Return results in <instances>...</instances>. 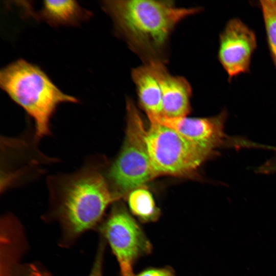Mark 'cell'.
<instances>
[{
	"mask_svg": "<svg viewBox=\"0 0 276 276\" xmlns=\"http://www.w3.org/2000/svg\"><path fill=\"white\" fill-rule=\"evenodd\" d=\"M101 5L116 35L145 64H166L174 29L202 9L180 7L172 1L106 0Z\"/></svg>",
	"mask_w": 276,
	"mask_h": 276,
	"instance_id": "cell-1",
	"label": "cell"
},
{
	"mask_svg": "<svg viewBox=\"0 0 276 276\" xmlns=\"http://www.w3.org/2000/svg\"><path fill=\"white\" fill-rule=\"evenodd\" d=\"M47 185L52 214L66 241L98 225L108 206L119 199L94 157L73 173L50 176Z\"/></svg>",
	"mask_w": 276,
	"mask_h": 276,
	"instance_id": "cell-2",
	"label": "cell"
},
{
	"mask_svg": "<svg viewBox=\"0 0 276 276\" xmlns=\"http://www.w3.org/2000/svg\"><path fill=\"white\" fill-rule=\"evenodd\" d=\"M0 87L33 120L35 140L50 134L51 120L59 105L80 102L61 90L40 67L23 59L1 69Z\"/></svg>",
	"mask_w": 276,
	"mask_h": 276,
	"instance_id": "cell-3",
	"label": "cell"
},
{
	"mask_svg": "<svg viewBox=\"0 0 276 276\" xmlns=\"http://www.w3.org/2000/svg\"><path fill=\"white\" fill-rule=\"evenodd\" d=\"M127 127L122 149L108 170L107 179L120 199L156 177L149 158L147 130L131 99L126 101Z\"/></svg>",
	"mask_w": 276,
	"mask_h": 276,
	"instance_id": "cell-4",
	"label": "cell"
},
{
	"mask_svg": "<svg viewBox=\"0 0 276 276\" xmlns=\"http://www.w3.org/2000/svg\"><path fill=\"white\" fill-rule=\"evenodd\" d=\"M146 142L155 176H192L212 158L176 131L156 121H150Z\"/></svg>",
	"mask_w": 276,
	"mask_h": 276,
	"instance_id": "cell-5",
	"label": "cell"
},
{
	"mask_svg": "<svg viewBox=\"0 0 276 276\" xmlns=\"http://www.w3.org/2000/svg\"><path fill=\"white\" fill-rule=\"evenodd\" d=\"M114 204L100 231L117 259L121 276H134L135 262L150 254L152 245L126 208L120 203Z\"/></svg>",
	"mask_w": 276,
	"mask_h": 276,
	"instance_id": "cell-6",
	"label": "cell"
},
{
	"mask_svg": "<svg viewBox=\"0 0 276 276\" xmlns=\"http://www.w3.org/2000/svg\"><path fill=\"white\" fill-rule=\"evenodd\" d=\"M228 117L226 109L217 115L206 118L167 119L162 117L149 119L176 131L186 139L209 154L212 157L218 155V149L226 147H248L249 142L231 137L225 132Z\"/></svg>",
	"mask_w": 276,
	"mask_h": 276,
	"instance_id": "cell-7",
	"label": "cell"
},
{
	"mask_svg": "<svg viewBox=\"0 0 276 276\" xmlns=\"http://www.w3.org/2000/svg\"><path fill=\"white\" fill-rule=\"evenodd\" d=\"M257 48L255 32L240 19H229L219 36L217 58L228 76V81L248 73Z\"/></svg>",
	"mask_w": 276,
	"mask_h": 276,
	"instance_id": "cell-8",
	"label": "cell"
},
{
	"mask_svg": "<svg viewBox=\"0 0 276 276\" xmlns=\"http://www.w3.org/2000/svg\"><path fill=\"white\" fill-rule=\"evenodd\" d=\"M148 65L154 68L161 87L162 113L159 117L177 119L187 117L191 110L192 95L188 81L183 77L170 74L166 64Z\"/></svg>",
	"mask_w": 276,
	"mask_h": 276,
	"instance_id": "cell-9",
	"label": "cell"
},
{
	"mask_svg": "<svg viewBox=\"0 0 276 276\" xmlns=\"http://www.w3.org/2000/svg\"><path fill=\"white\" fill-rule=\"evenodd\" d=\"M27 16L44 21L52 27L78 26L93 16L91 11L81 7L76 1H44L38 11L31 4H21Z\"/></svg>",
	"mask_w": 276,
	"mask_h": 276,
	"instance_id": "cell-10",
	"label": "cell"
},
{
	"mask_svg": "<svg viewBox=\"0 0 276 276\" xmlns=\"http://www.w3.org/2000/svg\"><path fill=\"white\" fill-rule=\"evenodd\" d=\"M139 102L149 119L162 113V94L160 83L152 66L143 64L131 70Z\"/></svg>",
	"mask_w": 276,
	"mask_h": 276,
	"instance_id": "cell-11",
	"label": "cell"
},
{
	"mask_svg": "<svg viewBox=\"0 0 276 276\" xmlns=\"http://www.w3.org/2000/svg\"><path fill=\"white\" fill-rule=\"evenodd\" d=\"M128 203L131 212L142 222H154L160 216V210L151 193L143 186L129 193Z\"/></svg>",
	"mask_w": 276,
	"mask_h": 276,
	"instance_id": "cell-12",
	"label": "cell"
},
{
	"mask_svg": "<svg viewBox=\"0 0 276 276\" xmlns=\"http://www.w3.org/2000/svg\"><path fill=\"white\" fill-rule=\"evenodd\" d=\"M259 5L262 14L267 47L276 69V0H261Z\"/></svg>",
	"mask_w": 276,
	"mask_h": 276,
	"instance_id": "cell-13",
	"label": "cell"
},
{
	"mask_svg": "<svg viewBox=\"0 0 276 276\" xmlns=\"http://www.w3.org/2000/svg\"><path fill=\"white\" fill-rule=\"evenodd\" d=\"M12 266L4 270V276H51L48 271L36 264Z\"/></svg>",
	"mask_w": 276,
	"mask_h": 276,
	"instance_id": "cell-14",
	"label": "cell"
},
{
	"mask_svg": "<svg viewBox=\"0 0 276 276\" xmlns=\"http://www.w3.org/2000/svg\"><path fill=\"white\" fill-rule=\"evenodd\" d=\"M105 248V242L103 239L100 241L93 265L88 276H103V267Z\"/></svg>",
	"mask_w": 276,
	"mask_h": 276,
	"instance_id": "cell-15",
	"label": "cell"
},
{
	"mask_svg": "<svg viewBox=\"0 0 276 276\" xmlns=\"http://www.w3.org/2000/svg\"><path fill=\"white\" fill-rule=\"evenodd\" d=\"M134 276H176L170 267L150 268L145 269Z\"/></svg>",
	"mask_w": 276,
	"mask_h": 276,
	"instance_id": "cell-16",
	"label": "cell"
},
{
	"mask_svg": "<svg viewBox=\"0 0 276 276\" xmlns=\"http://www.w3.org/2000/svg\"><path fill=\"white\" fill-rule=\"evenodd\" d=\"M273 149L275 152L274 156L259 167L257 172L262 174L276 172V148H274Z\"/></svg>",
	"mask_w": 276,
	"mask_h": 276,
	"instance_id": "cell-17",
	"label": "cell"
}]
</instances>
